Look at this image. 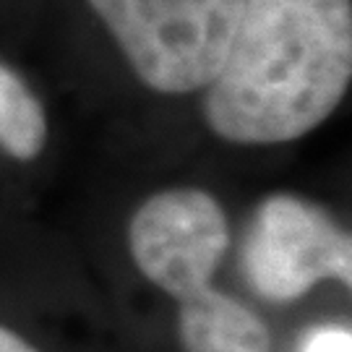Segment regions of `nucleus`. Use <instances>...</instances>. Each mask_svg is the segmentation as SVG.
Masks as SVG:
<instances>
[{
    "label": "nucleus",
    "mask_w": 352,
    "mask_h": 352,
    "mask_svg": "<svg viewBox=\"0 0 352 352\" xmlns=\"http://www.w3.org/2000/svg\"><path fill=\"white\" fill-rule=\"evenodd\" d=\"M350 76V0H245L206 120L235 144L300 139L337 110Z\"/></svg>",
    "instance_id": "obj_1"
},
{
    "label": "nucleus",
    "mask_w": 352,
    "mask_h": 352,
    "mask_svg": "<svg viewBox=\"0 0 352 352\" xmlns=\"http://www.w3.org/2000/svg\"><path fill=\"white\" fill-rule=\"evenodd\" d=\"M144 84L186 94L212 84L245 0H89Z\"/></svg>",
    "instance_id": "obj_2"
},
{
    "label": "nucleus",
    "mask_w": 352,
    "mask_h": 352,
    "mask_svg": "<svg viewBox=\"0 0 352 352\" xmlns=\"http://www.w3.org/2000/svg\"><path fill=\"white\" fill-rule=\"evenodd\" d=\"M243 264L251 287L266 300H295L321 279H340L350 287V235L314 204L272 196L253 217Z\"/></svg>",
    "instance_id": "obj_3"
},
{
    "label": "nucleus",
    "mask_w": 352,
    "mask_h": 352,
    "mask_svg": "<svg viewBox=\"0 0 352 352\" xmlns=\"http://www.w3.org/2000/svg\"><path fill=\"white\" fill-rule=\"evenodd\" d=\"M131 256L141 274L177 302L212 287L230 245L222 206L196 188L151 196L131 219Z\"/></svg>",
    "instance_id": "obj_4"
},
{
    "label": "nucleus",
    "mask_w": 352,
    "mask_h": 352,
    "mask_svg": "<svg viewBox=\"0 0 352 352\" xmlns=\"http://www.w3.org/2000/svg\"><path fill=\"white\" fill-rule=\"evenodd\" d=\"M177 334L186 352L272 350V337L264 321L243 302L214 287L180 300Z\"/></svg>",
    "instance_id": "obj_5"
},
{
    "label": "nucleus",
    "mask_w": 352,
    "mask_h": 352,
    "mask_svg": "<svg viewBox=\"0 0 352 352\" xmlns=\"http://www.w3.org/2000/svg\"><path fill=\"white\" fill-rule=\"evenodd\" d=\"M47 139V120L37 97L0 63V146L16 160L37 157Z\"/></svg>",
    "instance_id": "obj_6"
},
{
    "label": "nucleus",
    "mask_w": 352,
    "mask_h": 352,
    "mask_svg": "<svg viewBox=\"0 0 352 352\" xmlns=\"http://www.w3.org/2000/svg\"><path fill=\"white\" fill-rule=\"evenodd\" d=\"M300 352H352V334L347 327L314 329L300 344Z\"/></svg>",
    "instance_id": "obj_7"
},
{
    "label": "nucleus",
    "mask_w": 352,
    "mask_h": 352,
    "mask_svg": "<svg viewBox=\"0 0 352 352\" xmlns=\"http://www.w3.org/2000/svg\"><path fill=\"white\" fill-rule=\"evenodd\" d=\"M0 352H37L32 344H26L19 334H13L11 329L0 327Z\"/></svg>",
    "instance_id": "obj_8"
}]
</instances>
